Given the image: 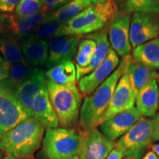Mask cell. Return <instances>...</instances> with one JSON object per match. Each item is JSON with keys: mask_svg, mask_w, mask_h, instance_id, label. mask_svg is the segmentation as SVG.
Listing matches in <instances>:
<instances>
[{"mask_svg": "<svg viewBox=\"0 0 159 159\" xmlns=\"http://www.w3.org/2000/svg\"><path fill=\"white\" fill-rule=\"evenodd\" d=\"M119 11L128 13H141L159 15V0H126L119 6Z\"/></svg>", "mask_w": 159, "mask_h": 159, "instance_id": "obj_26", "label": "cell"}, {"mask_svg": "<svg viewBox=\"0 0 159 159\" xmlns=\"http://www.w3.org/2000/svg\"><path fill=\"white\" fill-rule=\"evenodd\" d=\"M10 66H11V63L5 61V59L2 60L0 64V81L7 80L8 78Z\"/></svg>", "mask_w": 159, "mask_h": 159, "instance_id": "obj_34", "label": "cell"}, {"mask_svg": "<svg viewBox=\"0 0 159 159\" xmlns=\"http://www.w3.org/2000/svg\"><path fill=\"white\" fill-rule=\"evenodd\" d=\"M47 81L45 72L42 69L33 67L27 78L21 84L13 89L18 100L33 116L31 108L33 99L41 89L47 87Z\"/></svg>", "mask_w": 159, "mask_h": 159, "instance_id": "obj_13", "label": "cell"}, {"mask_svg": "<svg viewBox=\"0 0 159 159\" xmlns=\"http://www.w3.org/2000/svg\"><path fill=\"white\" fill-rule=\"evenodd\" d=\"M141 118V114L134 107L103 121L98 126V130L107 138L115 141L126 134Z\"/></svg>", "mask_w": 159, "mask_h": 159, "instance_id": "obj_14", "label": "cell"}, {"mask_svg": "<svg viewBox=\"0 0 159 159\" xmlns=\"http://www.w3.org/2000/svg\"><path fill=\"white\" fill-rule=\"evenodd\" d=\"M62 25L63 24L55 22V21H45L29 36L47 41V39H52L56 37L57 31L59 30Z\"/></svg>", "mask_w": 159, "mask_h": 159, "instance_id": "obj_30", "label": "cell"}, {"mask_svg": "<svg viewBox=\"0 0 159 159\" xmlns=\"http://www.w3.org/2000/svg\"><path fill=\"white\" fill-rule=\"evenodd\" d=\"M67 159H80V158H79V157H78V156H77L72 157V158H67Z\"/></svg>", "mask_w": 159, "mask_h": 159, "instance_id": "obj_43", "label": "cell"}, {"mask_svg": "<svg viewBox=\"0 0 159 159\" xmlns=\"http://www.w3.org/2000/svg\"><path fill=\"white\" fill-rule=\"evenodd\" d=\"M79 133L80 159H105L115 148L116 142L107 138L97 128Z\"/></svg>", "mask_w": 159, "mask_h": 159, "instance_id": "obj_8", "label": "cell"}, {"mask_svg": "<svg viewBox=\"0 0 159 159\" xmlns=\"http://www.w3.org/2000/svg\"><path fill=\"white\" fill-rule=\"evenodd\" d=\"M157 83H158V94H159V75L158 77H157ZM158 109H159V106H158Z\"/></svg>", "mask_w": 159, "mask_h": 159, "instance_id": "obj_42", "label": "cell"}, {"mask_svg": "<svg viewBox=\"0 0 159 159\" xmlns=\"http://www.w3.org/2000/svg\"><path fill=\"white\" fill-rule=\"evenodd\" d=\"M119 64L118 55L111 49L102 64L78 81V89L83 97H86L94 92L116 70Z\"/></svg>", "mask_w": 159, "mask_h": 159, "instance_id": "obj_12", "label": "cell"}, {"mask_svg": "<svg viewBox=\"0 0 159 159\" xmlns=\"http://www.w3.org/2000/svg\"><path fill=\"white\" fill-rule=\"evenodd\" d=\"M80 42V37L75 35L52 39L49 41V55L45 63V69L48 70L67 61L73 62L76 58Z\"/></svg>", "mask_w": 159, "mask_h": 159, "instance_id": "obj_11", "label": "cell"}, {"mask_svg": "<svg viewBox=\"0 0 159 159\" xmlns=\"http://www.w3.org/2000/svg\"><path fill=\"white\" fill-rule=\"evenodd\" d=\"M158 106V85L156 79L136 95V108L142 117L152 118L157 114Z\"/></svg>", "mask_w": 159, "mask_h": 159, "instance_id": "obj_21", "label": "cell"}, {"mask_svg": "<svg viewBox=\"0 0 159 159\" xmlns=\"http://www.w3.org/2000/svg\"><path fill=\"white\" fill-rule=\"evenodd\" d=\"M2 60H3L1 54H0V64H1V63H2Z\"/></svg>", "mask_w": 159, "mask_h": 159, "instance_id": "obj_44", "label": "cell"}, {"mask_svg": "<svg viewBox=\"0 0 159 159\" xmlns=\"http://www.w3.org/2000/svg\"><path fill=\"white\" fill-rule=\"evenodd\" d=\"M80 133L74 129H47L42 142V152L47 159H67L78 156Z\"/></svg>", "mask_w": 159, "mask_h": 159, "instance_id": "obj_5", "label": "cell"}, {"mask_svg": "<svg viewBox=\"0 0 159 159\" xmlns=\"http://www.w3.org/2000/svg\"><path fill=\"white\" fill-rule=\"evenodd\" d=\"M158 36H159L158 16L148 13H133L130 27V40L133 49Z\"/></svg>", "mask_w": 159, "mask_h": 159, "instance_id": "obj_10", "label": "cell"}, {"mask_svg": "<svg viewBox=\"0 0 159 159\" xmlns=\"http://www.w3.org/2000/svg\"><path fill=\"white\" fill-rule=\"evenodd\" d=\"M2 153H1V152H0V159L2 158Z\"/></svg>", "mask_w": 159, "mask_h": 159, "instance_id": "obj_45", "label": "cell"}, {"mask_svg": "<svg viewBox=\"0 0 159 159\" xmlns=\"http://www.w3.org/2000/svg\"><path fill=\"white\" fill-rule=\"evenodd\" d=\"M21 1V0H0V13L7 15L14 13Z\"/></svg>", "mask_w": 159, "mask_h": 159, "instance_id": "obj_32", "label": "cell"}, {"mask_svg": "<svg viewBox=\"0 0 159 159\" xmlns=\"http://www.w3.org/2000/svg\"><path fill=\"white\" fill-rule=\"evenodd\" d=\"M150 149L156 153L159 157V142L155 144H151Z\"/></svg>", "mask_w": 159, "mask_h": 159, "instance_id": "obj_38", "label": "cell"}, {"mask_svg": "<svg viewBox=\"0 0 159 159\" xmlns=\"http://www.w3.org/2000/svg\"><path fill=\"white\" fill-rule=\"evenodd\" d=\"M130 14L118 11L111 19L108 29V37L112 49L118 56L130 55L131 44L130 40Z\"/></svg>", "mask_w": 159, "mask_h": 159, "instance_id": "obj_9", "label": "cell"}, {"mask_svg": "<svg viewBox=\"0 0 159 159\" xmlns=\"http://www.w3.org/2000/svg\"><path fill=\"white\" fill-rule=\"evenodd\" d=\"M30 117L33 115L18 100L13 89L5 81H0V139Z\"/></svg>", "mask_w": 159, "mask_h": 159, "instance_id": "obj_7", "label": "cell"}, {"mask_svg": "<svg viewBox=\"0 0 159 159\" xmlns=\"http://www.w3.org/2000/svg\"><path fill=\"white\" fill-rule=\"evenodd\" d=\"M44 127L30 117L14 127L0 139V151L19 158H30L42 145Z\"/></svg>", "mask_w": 159, "mask_h": 159, "instance_id": "obj_2", "label": "cell"}, {"mask_svg": "<svg viewBox=\"0 0 159 159\" xmlns=\"http://www.w3.org/2000/svg\"><path fill=\"white\" fill-rule=\"evenodd\" d=\"M86 38L94 40L96 43V47L89 64L85 68L77 72V81H79L82 77L86 76L102 64L108 56L111 49V45L108 37V29L105 27L95 33H91Z\"/></svg>", "mask_w": 159, "mask_h": 159, "instance_id": "obj_17", "label": "cell"}, {"mask_svg": "<svg viewBox=\"0 0 159 159\" xmlns=\"http://www.w3.org/2000/svg\"><path fill=\"white\" fill-rule=\"evenodd\" d=\"M71 0H42V10L47 13H52L63 7Z\"/></svg>", "mask_w": 159, "mask_h": 159, "instance_id": "obj_31", "label": "cell"}, {"mask_svg": "<svg viewBox=\"0 0 159 159\" xmlns=\"http://www.w3.org/2000/svg\"><path fill=\"white\" fill-rule=\"evenodd\" d=\"M91 5L92 4L90 0H71L57 11L49 13L46 21L63 24L73 19Z\"/></svg>", "mask_w": 159, "mask_h": 159, "instance_id": "obj_24", "label": "cell"}, {"mask_svg": "<svg viewBox=\"0 0 159 159\" xmlns=\"http://www.w3.org/2000/svg\"><path fill=\"white\" fill-rule=\"evenodd\" d=\"M33 69V66L27 62L11 63L8 78L5 80L12 89L21 84L27 78Z\"/></svg>", "mask_w": 159, "mask_h": 159, "instance_id": "obj_28", "label": "cell"}, {"mask_svg": "<svg viewBox=\"0 0 159 159\" xmlns=\"http://www.w3.org/2000/svg\"><path fill=\"white\" fill-rule=\"evenodd\" d=\"M152 122V139L153 142L159 141V114L151 118Z\"/></svg>", "mask_w": 159, "mask_h": 159, "instance_id": "obj_35", "label": "cell"}, {"mask_svg": "<svg viewBox=\"0 0 159 159\" xmlns=\"http://www.w3.org/2000/svg\"><path fill=\"white\" fill-rule=\"evenodd\" d=\"M125 159H129V158H125Z\"/></svg>", "mask_w": 159, "mask_h": 159, "instance_id": "obj_46", "label": "cell"}, {"mask_svg": "<svg viewBox=\"0 0 159 159\" xmlns=\"http://www.w3.org/2000/svg\"><path fill=\"white\" fill-rule=\"evenodd\" d=\"M0 54L10 63L26 62L19 41L10 34L0 38Z\"/></svg>", "mask_w": 159, "mask_h": 159, "instance_id": "obj_25", "label": "cell"}, {"mask_svg": "<svg viewBox=\"0 0 159 159\" xmlns=\"http://www.w3.org/2000/svg\"><path fill=\"white\" fill-rule=\"evenodd\" d=\"M30 158H19V157H15L13 156H11V155H8V154H6L5 156L4 157L3 159H33Z\"/></svg>", "mask_w": 159, "mask_h": 159, "instance_id": "obj_39", "label": "cell"}, {"mask_svg": "<svg viewBox=\"0 0 159 159\" xmlns=\"http://www.w3.org/2000/svg\"><path fill=\"white\" fill-rule=\"evenodd\" d=\"M131 56L122 57L118 67L108 78L91 94L85 97L80 114V131H88L98 128L110 104L113 94L120 77L126 71Z\"/></svg>", "mask_w": 159, "mask_h": 159, "instance_id": "obj_1", "label": "cell"}, {"mask_svg": "<svg viewBox=\"0 0 159 159\" xmlns=\"http://www.w3.org/2000/svg\"><path fill=\"white\" fill-rule=\"evenodd\" d=\"M47 80L62 85L76 84L77 71L74 63L67 61L46 71Z\"/></svg>", "mask_w": 159, "mask_h": 159, "instance_id": "obj_23", "label": "cell"}, {"mask_svg": "<svg viewBox=\"0 0 159 159\" xmlns=\"http://www.w3.org/2000/svg\"><path fill=\"white\" fill-rule=\"evenodd\" d=\"M135 103L136 96L125 71L117 83L108 108L102 118V122L114 116L115 114L133 108Z\"/></svg>", "mask_w": 159, "mask_h": 159, "instance_id": "obj_15", "label": "cell"}, {"mask_svg": "<svg viewBox=\"0 0 159 159\" xmlns=\"http://www.w3.org/2000/svg\"><path fill=\"white\" fill-rule=\"evenodd\" d=\"M9 15L0 13V38L9 34Z\"/></svg>", "mask_w": 159, "mask_h": 159, "instance_id": "obj_33", "label": "cell"}, {"mask_svg": "<svg viewBox=\"0 0 159 159\" xmlns=\"http://www.w3.org/2000/svg\"><path fill=\"white\" fill-rule=\"evenodd\" d=\"M142 159H159V157L153 151L150 150L144 154Z\"/></svg>", "mask_w": 159, "mask_h": 159, "instance_id": "obj_37", "label": "cell"}, {"mask_svg": "<svg viewBox=\"0 0 159 159\" xmlns=\"http://www.w3.org/2000/svg\"><path fill=\"white\" fill-rule=\"evenodd\" d=\"M152 142H153L152 119L142 117L117 140L115 148L124 152L125 158L141 159L148 152Z\"/></svg>", "mask_w": 159, "mask_h": 159, "instance_id": "obj_6", "label": "cell"}, {"mask_svg": "<svg viewBox=\"0 0 159 159\" xmlns=\"http://www.w3.org/2000/svg\"><path fill=\"white\" fill-rule=\"evenodd\" d=\"M133 59L143 64L159 69V36L134 49Z\"/></svg>", "mask_w": 159, "mask_h": 159, "instance_id": "obj_22", "label": "cell"}, {"mask_svg": "<svg viewBox=\"0 0 159 159\" xmlns=\"http://www.w3.org/2000/svg\"><path fill=\"white\" fill-rule=\"evenodd\" d=\"M31 109L33 117L47 130L58 128V120L49 99L47 87L41 89L35 97Z\"/></svg>", "mask_w": 159, "mask_h": 159, "instance_id": "obj_16", "label": "cell"}, {"mask_svg": "<svg viewBox=\"0 0 159 159\" xmlns=\"http://www.w3.org/2000/svg\"><path fill=\"white\" fill-rule=\"evenodd\" d=\"M49 14L47 12L41 10L35 14L22 19H17L13 14L9 15V34L19 41L29 36L40 25L47 21Z\"/></svg>", "mask_w": 159, "mask_h": 159, "instance_id": "obj_18", "label": "cell"}, {"mask_svg": "<svg viewBox=\"0 0 159 159\" xmlns=\"http://www.w3.org/2000/svg\"><path fill=\"white\" fill-rule=\"evenodd\" d=\"M96 43L94 40L85 38L80 42L76 55V71L78 72L89 64L94 55Z\"/></svg>", "mask_w": 159, "mask_h": 159, "instance_id": "obj_27", "label": "cell"}, {"mask_svg": "<svg viewBox=\"0 0 159 159\" xmlns=\"http://www.w3.org/2000/svg\"><path fill=\"white\" fill-rule=\"evenodd\" d=\"M129 82L135 96L158 76V70L135 61L131 57L126 69Z\"/></svg>", "mask_w": 159, "mask_h": 159, "instance_id": "obj_19", "label": "cell"}, {"mask_svg": "<svg viewBox=\"0 0 159 159\" xmlns=\"http://www.w3.org/2000/svg\"><path fill=\"white\" fill-rule=\"evenodd\" d=\"M124 157V152L119 149L115 148L105 159H122Z\"/></svg>", "mask_w": 159, "mask_h": 159, "instance_id": "obj_36", "label": "cell"}, {"mask_svg": "<svg viewBox=\"0 0 159 159\" xmlns=\"http://www.w3.org/2000/svg\"><path fill=\"white\" fill-rule=\"evenodd\" d=\"M26 62L31 66L45 64L49 55V41L27 36L19 40Z\"/></svg>", "mask_w": 159, "mask_h": 159, "instance_id": "obj_20", "label": "cell"}, {"mask_svg": "<svg viewBox=\"0 0 159 159\" xmlns=\"http://www.w3.org/2000/svg\"><path fill=\"white\" fill-rule=\"evenodd\" d=\"M91 4H103L107 2L111 1V0H90Z\"/></svg>", "mask_w": 159, "mask_h": 159, "instance_id": "obj_40", "label": "cell"}, {"mask_svg": "<svg viewBox=\"0 0 159 159\" xmlns=\"http://www.w3.org/2000/svg\"><path fill=\"white\" fill-rule=\"evenodd\" d=\"M117 11L118 7L115 0L103 4H92L73 19L63 23L56 37L89 35L104 29Z\"/></svg>", "mask_w": 159, "mask_h": 159, "instance_id": "obj_3", "label": "cell"}, {"mask_svg": "<svg viewBox=\"0 0 159 159\" xmlns=\"http://www.w3.org/2000/svg\"><path fill=\"white\" fill-rule=\"evenodd\" d=\"M125 1H126V0H115V2H116V3H121V4L124 2Z\"/></svg>", "mask_w": 159, "mask_h": 159, "instance_id": "obj_41", "label": "cell"}, {"mask_svg": "<svg viewBox=\"0 0 159 159\" xmlns=\"http://www.w3.org/2000/svg\"><path fill=\"white\" fill-rule=\"evenodd\" d=\"M47 89L61 128L73 129L79 123L83 95L76 84L62 85L47 81Z\"/></svg>", "mask_w": 159, "mask_h": 159, "instance_id": "obj_4", "label": "cell"}, {"mask_svg": "<svg viewBox=\"0 0 159 159\" xmlns=\"http://www.w3.org/2000/svg\"><path fill=\"white\" fill-rule=\"evenodd\" d=\"M42 0H21L13 15L17 19L30 16L42 10Z\"/></svg>", "mask_w": 159, "mask_h": 159, "instance_id": "obj_29", "label": "cell"}]
</instances>
